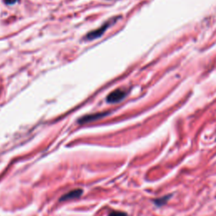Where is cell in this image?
Returning a JSON list of instances; mask_svg holds the SVG:
<instances>
[{"label":"cell","instance_id":"3","mask_svg":"<svg viewBox=\"0 0 216 216\" xmlns=\"http://www.w3.org/2000/svg\"><path fill=\"white\" fill-rule=\"evenodd\" d=\"M108 114H109L108 113H100L91 114V115L85 116V117H82L79 120V122H80V123H85V122L95 121V120H97V119L102 118V117H106V116H107Z\"/></svg>","mask_w":216,"mask_h":216},{"label":"cell","instance_id":"6","mask_svg":"<svg viewBox=\"0 0 216 216\" xmlns=\"http://www.w3.org/2000/svg\"><path fill=\"white\" fill-rule=\"evenodd\" d=\"M108 216H128V214L122 211H112Z\"/></svg>","mask_w":216,"mask_h":216},{"label":"cell","instance_id":"5","mask_svg":"<svg viewBox=\"0 0 216 216\" xmlns=\"http://www.w3.org/2000/svg\"><path fill=\"white\" fill-rule=\"evenodd\" d=\"M172 194H167V195L162 196V197H160V198H155V199H153V204H154L155 206H157V207H162V206L166 205V204L168 203V201L172 198Z\"/></svg>","mask_w":216,"mask_h":216},{"label":"cell","instance_id":"4","mask_svg":"<svg viewBox=\"0 0 216 216\" xmlns=\"http://www.w3.org/2000/svg\"><path fill=\"white\" fill-rule=\"evenodd\" d=\"M83 193V190L82 189H75L73 191L68 192V193H66L62 196V198H60V201H66V200H70V199H74V198H80V196L82 195Z\"/></svg>","mask_w":216,"mask_h":216},{"label":"cell","instance_id":"7","mask_svg":"<svg viewBox=\"0 0 216 216\" xmlns=\"http://www.w3.org/2000/svg\"><path fill=\"white\" fill-rule=\"evenodd\" d=\"M4 2L6 4H15L17 2V0H4Z\"/></svg>","mask_w":216,"mask_h":216},{"label":"cell","instance_id":"1","mask_svg":"<svg viewBox=\"0 0 216 216\" xmlns=\"http://www.w3.org/2000/svg\"><path fill=\"white\" fill-rule=\"evenodd\" d=\"M117 18L112 19V20H110L109 21H107V23H105V24H104L102 26L100 27V28H98L96 30H92V31L89 32L86 35L85 40L93 41V40H95V39L100 38V37L103 35L104 33L106 32V30H107L112 25H113L115 23L116 21H117Z\"/></svg>","mask_w":216,"mask_h":216},{"label":"cell","instance_id":"2","mask_svg":"<svg viewBox=\"0 0 216 216\" xmlns=\"http://www.w3.org/2000/svg\"><path fill=\"white\" fill-rule=\"evenodd\" d=\"M127 95V92L123 90L118 89L114 91L111 92L109 95L107 96V101L108 103H117L120 102L124 99Z\"/></svg>","mask_w":216,"mask_h":216}]
</instances>
